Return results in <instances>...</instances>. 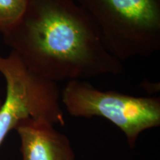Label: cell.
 <instances>
[{"instance_id":"cell-1","label":"cell","mask_w":160,"mask_h":160,"mask_svg":"<svg viewBox=\"0 0 160 160\" xmlns=\"http://www.w3.org/2000/svg\"><path fill=\"white\" fill-rule=\"evenodd\" d=\"M3 42L30 68L54 82L121 74L97 25L77 0H28Z\"/></svg>"},{"instance_id":"cell-2","label":"cell","mask_w":160,"mask_h":160,"mask_svg":"<svg viewBox=\"0 0 160 160\" xmlns=\"http://www.w3.org/2000/svg\"><path fill=\"white\" fill-rule=\"evenodd\" d=\"M99 28L106 48L122 62L160 51V0H77Z\"/></svg>"},{"instance_id":"cell-3","label":"cell","mask_w":160,"mask_h":160,"mask_svg":"<svg viewBox=\"0 0 160 160\" xmlns=\"http://www.w3.org/2000/svg\"><path fill=\"white\" fill-rule=\"evenodd\" d=\"M0 73L6 83L5 98L0 107V146L9 132L25 120L65 125L57 82L33 71L13 51L6 57L0 53Z\"/></svg>"},{"instance_id":"cell-4","label":"cell","mask_w":160,"mask_h":160,"mask_svg":"<svg viewBox=\"0 0 160 160\" xmlns=\"http://www.w3.org/2000/svg\"><path fill=\"white\" fill-rule=\"evenodd\" d=\"M61 101L73 117H102L123 132L131 148L146 130L160 125L159 97H137L102 91L86 80H71L61 91Z\"/></svg>"},{"instance_id":"cell-5","label":"cell","mask_w":160,"mask_h":160,"mask_svg":"<svg viewBox=\"0 0 160 160\" xmlns=\"http://www.w3.org/2000/svg\"><path fill=\"white\" fill-rule=\"evenodd\" d=\"M14 130L22 160H77L69 138L48 122L27 119Z\"/></svg>"},{"instance_id":"cell-6","label":"cell","mask_w":160,"mask_h":160,"mask_svg":"<svg viewBox=\"0 0 160 160\" xmlns=\"http://www.w3.org/2000/svg\"><path fill=\"white\" fill-rule=\"evenodd\" d=\"M28 0H0V33L5 35L19 22Z\"/></svg>"},{"instance_id":"cell-7","label":"cell","mask_w":160,"mask_h":160,"mask_svg":"<svg viewBox=\"0 0 160 160\" xmlns=\"http://www.w3.org/2000/svg\"><path fill=\"white\" fill-rule=\"evenodd\" d=\"M2 101L1 99H0V107H1V105H2Z\"/></svg>"}]
</instances>
